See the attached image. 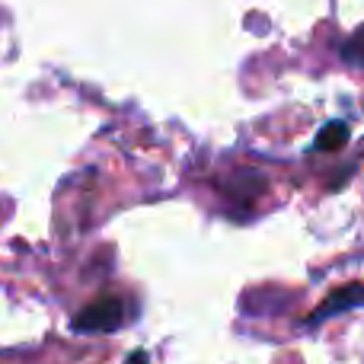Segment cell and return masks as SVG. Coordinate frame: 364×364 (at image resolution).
<instances>
[{"label":"cell","mask_w":364,"mask_h":364,"mask_svg":"<svg viewBox=\"0 0 364 364\" xmlns=\"http://www.w3.org/2000/svg\"><path fill=\"white\" fill-rule=\"evenodd\" d=\"M128 364H147V352H134L132 358H128Z\"/></svg>","instance_id":"5b68a950"},{"label":"cell","mask_w":364,"mask_h":364,"mask_svg":"<svg viewBox=\"0 0 364 364\" xmlns=\"http://www.w3.org/2000/svg\"><path fill=\"white\" fill-rule=\"evenodd\" d=\"M342 58H346L352 68H361L364 70V26L355 32L352 38H348L346 45H342Z\"/></svg>","instance_id":"277c9868"},{"label":"cell","mask_w":364,"mask_h":364,"mask_svg":"<svg viewBox=\"0 0 364 364\" xmlns=\"http://www.w3.org/2000/svg\"><path fill=\"white\" fill-rule=\"evenodd\" d=\"M346 141H348L346 122H326V125L320 128V134H316L314 147L316 151H339V147H346Z\"/></svg>","instance_id":"7a4b0ae2"},{"label":"cell","mask_w":364,"mask_h":364,"mask_svg":"<svg viewBox=\"0 0 364 364\" xmlns=\"http://www.w3.org/2000/svg\"><path fill=\"white\" fill-rule=\"evenodd\" d=\"M125 323V304L119 297H100L74 316V333H112Z\"/></svg>","instance_id":"6da1fadb"},{"label":"cell","mask_w":364,"mask_h":364,"mask_svg":"<svg viewBox=\"0 0 364 364\" xmlns=\"http://www.w3.org/2000/svg\"><path fill=\"white\" fill-rule=\"evenodd\" d=\"M358 301L364 304V288H361V284H352V288H346V291H336V294L329 297L326 304H323V310H320V314H314V316H310V320H314V323H320L323 316L336 314V310H339V307H352V304H358Z\"/></svg>","instance_id":"3957f363"}]
</instances>
